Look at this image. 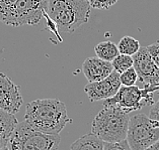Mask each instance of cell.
Instances as JSON below:
<instances>
[{
    "label": "cell",
    "mask_w": 159,
    "mask_h": 150,
    "mask_svg": "<svg viewBox=\"0 0 159 150\" xmlns=\"http://www.w3.org/2000/svg\"><path fill=\"white\" fill-rule=\"evenodd\" d=\"M25 121L38 131L59 135L65 126L71 123L67 108L57 99H38L26 105Z\"/></svg>",
    "instance_id": "6da1fadb"
},
{
    "label": "cell",
    "mask_w": 159,
    "mask_h": 150,
    "mask_svg": "<svg viewBox=\"0 0 159 150\" xmlns=\"http://www.w3.org/2000/svg\"><path fill=\"white\" fill-rule=\"evenodd\" d=\"M91 6L87 0H48L47 14L59 32L72 33L86 23Z\"/></svg>",
    "instance_id": "7a4b0ae2"
},
{
    "label": "cell",
    "mask_w": 159,
    "mask_h": 150,
    "mask_svg": "<svg viewBox=\"0 0 159 150\" xmlns=\"http://www.w3.org/2000/svg\"><path fill=\"white\" fill-rule=\"evenodd\" d=\"M48 0H0V21L6 25H36L47 11Z\"/></svg>",
    "instance_id": "3957f363"
},
{
    "label": "cell",
    "mask_w": 159,
    "mask_h": 150,
    "mask_svg": "<svg viewBox=\"0 0 159 150\" xmlns=\"http://www.w3.org/2000/svg\"><path fill=\"white\" fill-rule=\"evenodd\" d=\"M130 116L115 107H104L94 117L91 133L103 142H120L127 138Z\"/></svg>",
    "instance_id": "277c9868"
},
{
    "label": "cell",
    "mask_w": 159,
    "mask_h": 150,
    "mask_svg": "<svg viewBox=\"0 0 159 150\" xmlns=\"http://www.w3.org/2000/svg\"><path fill=\"white\" fill-rule=\"evenodd\" d=\"M60 142L59 135L40 132L22 121L15 126L7 147L9 150H58Z\"/></svg>",
    "instance_id": "5b68a950"
},
{
    "label": "cell",
    "mask_w": 159,
    "mask_h": 150,
    "mask_svg": "<svg viewBox=\"0 0 159 150\" xmlns=\"http://www.w3.org/2000/svg\"><path fill=\"white\" fill-rule=\"evenodd\" d=\"M159 91V86L140 88L139 86H121L114 97L103 100L104 107H115L129 114L140 110L142 107L153 105L154 94Z\"/></svg>",
    "instance_id": "8992f818"
},
{
    "label": "cell",
    "mask_w": 159,
    "mask_h": 150,
    "mask_svg": "<svg viewBox=\"0 0 159 150\" xmlns=\"http://www.w3.org/2000/svg\"><path fill=\"white\" fill-rule=\"evenodd\" d=\"M126 140L132 150H145L159 140V121L142 113L130 117Z\"/></svg>",
    "instance_id": "52a82bcc"
},
{
    "label": "cell",
    "mask_w": 159,
    "mask_h": 150,
    "mask_svg": "<svg viewBox=\"0 0 159 150\" xmlns=\"http://www.w3.org/2000/svg\"><path fill=\"white\" fill-rule=\"evenodd\" d=\"M133 67L138 75L137 82L143 88L159 86V68L151 59L147 48H140L133 56Z\"/></svg>",
    "instance_id": "ba28073f"
},
{
    "label": "cell",
    "mask_w": 159,
    "mask_h": 150,
    "mask_svg": "<svg viewBox=\"0 0 159 150\" xmlns=\"http://www.w3.org/2000/svg\"><path fill=\"white\" fill-rule=\"evenodd\" d=\"M22 102L20 87L0 72V110L15 115L20 110Z\"/></svg>",
    "instance_id": "9c48e42d"
},
{
    "label": "cell",
    "mask_w": 159,
    "mask_h": 150,
    "mask_svg": "<svg viewBox=\"0 0 159 150\" xmlns=\"http://www.w3.org/2000/svg\"><path fill=\"white\" fill-rule=\"evenodd\" d=\"M121 86L120 74L114 71L106 79L98 82L88 83L84 87V92L91 102L103 101L114 97Z\"/></svg>",
    "instance_id": "30bf717a"
},
{
    "label": "cell",
    "mask_w": 159,
    "mask_h": 150,
    "mask_svg": "<svg viewBox=\"0 0 159 150\" xmlns=\"http://www.w3.org/2000/svg\"><path fill=\"white\" fill-rule=\"evenodd\" d=\"M82 72L88 83H92L106 79L114 72V69L110 61L103 60L98 56H92L83 61Z\"/></svg>",
    "instance_id": "8fae6325"
},
{
    "label": "cell",
    "mask_w": 159,
    "mask_h": 150,
    "mask_svg": "<svg viewBox=\"0 0 159 150\" xmlns=\"http://www.w3.org/2000/svg\"><path fill=\"white\" fill-rule=\"evenodd\" d=\"M17 119L13 114L5 112L0 116V148L7 146L11 133L17 125Z\"/></svg>",
    "instance_id": "7c38bea8"
},
{
    "label": "cell",
    "mask_w": 159,
    "mask_h": 150,
    "mask_svg": "<svg viewBox=\"0 0 159 150\" xmlns=\"http://www.w3.org/2000/svg\"><path fill=\"white\" fill-rule=\"evenodd\" d=\"M103 145L102 139L93 133H88L73 142L70 150H103Z\"/></svg>",
    "instance_id": "4fadbf2b"
},
{
    "label": "cell",
    "mask_w": 159,
    "mask_h": 150,
    "mask_svg": "<svg viewBox=\"0 0 159 150\" xmlns=\"http://www.w3.org/2000/svg\"><path fill=\"white\" fill-rule=\"evenodd\" d=\"M94 52L98 57H99V59H102L103 60L110 61V63H111L112 60L118 55H120L117 44H115L114 42H111V41L99 42L98 44L95 45Z\"/></svg>",
    "instance_id": "5bb4252c"
},
{
    "label": "cell",
    "mask_w": 159,
    "mask_h": 150,
    "mask_svg": "<svg viewBox=\"0 0 159 150\" xmlns=\"http://www.w3.org/2000/svg\"><path fill=\"white\" fill-rule=\"evenodd\" d=\"M117 47L120 53L133 56L140 49L141 45L139 40H137L136 38L132 36H124L121 38Z\"/></svg>",
    "instance_id": "9a60e30c"
},
{
    "label": "cell",
    "mask_w": 159,
    "mask_h": 150,
    "mask_svg": "<svg viewBox=\"0 0 159 150\" xmlns=\"http://www.w3.org/2000/svg\"><path fill=\"white\" fill-rule=\"evenodd\" d=\"M134 61H133V56H127V55H122L120 53L115 57L111 61V66L115 72L122 74L123 72L127 71L128 69L133 67Z\"/></svg>",
    "instance_id": "2e32d148"
},
{
    "label": "cell",
    "mask_w": 159,
    "mask_h": 150,
    "mask_svg": "<svg viewBox=\"0 0 159 150\" xmlns=\"http://www.w3.org/2000/svg\"><path fill=\"white\" fill-rule=\"evenodd\" d=\"M120 81H121L122 86H126V87L134 86L136 82L138 81V75L136 73L134 67L128 69L127 71L120 74Z\"/></svg>",
    "instance_id": "e0dca14e"
},
{
    "label": "cell",
    "mask_w": 159,
    "mask_h": 150,
    "mask_svg": "<svg viewBox=\"0 0 159 150\" xmlns=\"http://www.w3.org/2000/svg\"><path fill=\"white\" fill-rule=\"evenodd\" d=\"M91 8L95 9H110L119 0H87Z\"/></svg>",
    "instance_id": "ac0fdd59"
},
{
    "label": "cell",
    "mask_w": 159,
    "mask_h": 150,
    "mask_svg": "<svg viewBox=\"0 0 159 150\" xmlns=\"http://www.w3.org/2000/svg\"><path fill=\"white\" fill-rule=\"evenodd\" d=\"M103 150H132L130 145L128 144L127 140H123L120 142H115V143H110V142H104Z\"/></svg>",
    "instance_id": "d6986e66"
},
{
    "label": "cell",
    "mask_w": 159,
    "mask_h": 150,
    "mask_svg": "<svg viewBox=\"0 0 159 150\" xmlns=\"http://www.w3.org/2000/svg\"><path fill=\"white\" fill-rule=\"evenodd\" d=\"M146 48L151 56V59H152V60L155 63V65L159 68V41L154 42V44H150Z\"/></svg>",
    "instance_id": "ffe728a7"
},
{
    "label": "cell",
    "mask_w": 159,
    "mask_h": 150,
    "mask_svg": "<svg viewBox=\"0 0 159 150\" xmlns=\"http://www.w3.org/2000/svg\"><path fill=\"white\" fill-rule=\"evenodd\" d=\"M149 117L151 119H155V120L159 121V99L157 102H154L153 105H151Z\"/></svg>",
    "instance_id": "44dd1931"
},
{
    "label": "cell",
    "mask_w": 159,
    "mask_h": 150,
    "mask_svg": "<svg viewBox=\"0 0 159 150\" xmlns=\"http://www.w3.org/2000/svg\"><path fill=\"white\" fill-rule=\"evenodd\" d=\"M145 150H159V140L156 141L152 145H150L148 148H146Z\"/></svg>",
    "instance_id": "7402d4cb"
},
{
    "label": "cell",
    "mask_w": 159,
    "mask_h": 150,
    "mask_svg": "<svg viewBox=\"0 0 159 150\" xmlns=\"http://www.w3.org/2000/svg\"><path fill=\"white\" fill-rule=\"evenodd\" d=\"M0 150H9V149H8V147H7V146H5V147L0 148Z\"/></svg>",
    "instance_id": "603a6c76"
},
{
    "label": "cell",
    "mask_w": 159,
    "mask_h": 150,
    "mask_svg": "<svg viewBox=\"0 0 159 150\" xmlns=\"http://www.w3.org/2000/svg\"><path fill=\"white\" fill-rule=\"evenodd\" d=\"M5 113V111H3V110H0V116H1V115H3Z\"/></svg>",
    "instance_id": "cb8c5ba5"
}]
</instances>
